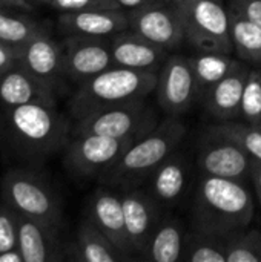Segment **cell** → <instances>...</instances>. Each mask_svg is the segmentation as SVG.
I'll use <instances>...</instances> for the list:
<instances>
[{
    "mask_svg": "<svg viewBox=\"0 0 261 262\" xmlns=\"http://www.w3.org/2000/svg\"><path fill=\"white\" fill-rule=\"evenodd\" d=\"M160 123L146 98L92 112L72 124V135L94 134L112 138H140Z\"/></svg>",
    "mask_w": 261,
    "mask_h": 262,
    "instance_id": "52a82bcc",
    "label": "cell"
},
{
    "mask_svg": "<svg viewBox=\"0 0 261 262\" xmlns=\"http://www.w3.org/2000/svg\"><path fill=\"white\" fill-rule=\"evenodd\" d=\"M122 203L129 247L134 258L138 259L163 216L162 207L149 192H145L140 187L122 190Z\"/></svg>",
    "mask_w": 261,
    "mask_h": 262,
    "instance_id": "5bb4252c",
    "label": "cell"
},
{
    "mask_svg": "<svg viewBox=\"0 0 261 262\" xmlns=\"http://www.w3.org/2000/svg\"><path fill=\"white\" fill-rule=\"evenodd\" d=\"M109 46L114 66L135 71L158 72L169 57V51L132 29H126L109 37Z\"/></svg>",
    "mask_w": 261,
    "mask_h": 262,
    "instance_id": "e0dca14e",
    "label": "cell"
},
{
    "mask_svg": "<svg viewBox=\"0 0 261 262\" xmlns=\"http://www.w3.org/2000/svg\"><path fill=\"white\" fill-rule=\"evenodd\" d=\"M251 64L246 61H240L237 68H234L225 78L211 86L200 101L206 114L217 121H231L237 120L242 115V100L245 84L248 81Z\"/></svg>",
    "mask_w": 261,
    "mask_h": 262,
    "instance_id": "ac0fdd59",
    "label": "cell"
},
{
    "mask_svg": "<svg viewBox=\"0 0 261 262\" xmlns=\"http://www.w3.org/2000/svg\"><path fill=\"white\" fill-rule=\"evenodd\" d=\"M48 6L58 12H74L88 9H120L115 0H49Z\"/></svg>",
    "mask_w": 261,
    "mask_h": 262,
    "instance_id": "1f68e13d",
    "label": "cell"
},
{
    "mask_svg": "<svg viewBox=\"0 0 261 262\" xmlns=\"http://www.w3.org/2000/svg\"><path fill=\"white\" fill-rule=\"evenodd\" d=\"M62 46L65 77L77 84H82L114 66L109 38L65 35Z\"/></svg>",
    "mask_w": 261,
    "mask_h": 262,
    "instance_id": "7c38bea8",
    "label": "cell"
},
{
    "mask_svg": "<svg viewBox=\"0 0 261 262\" xmlns=\"http://www.w3.org/2000/svg\"><path fill=\"white\" fill-rule=\"evenodd\" d=\"M72 138L71 121L49 104L0 107V154L18 164L42 167Z\"/></svg>",
    "mask_w": 261,
    "mask_h": 262,
    "instance_id": "6da1fadb",
    "label": "cell"
},
{
    "mask_svg": "<svg viewBox=\"0 0 261 262\" xmlns=\"http://www.w3.org/2000/svg\"><path fill=\"white\" fill-rule=\"evenodd\" d=\"M18 64L17 48L0 41V75Z\"/></svg>",
    "mask_w": 261,
    "mask_h": 262,
    "instance_id": "836d02e7",
    "label": "cell"
},
{
    "mask_svg": "<svg viewBox=\"0 0 261 262\" xmlns=\"http://www.w3.org/2000/svg\"><path fill=\"white\" fill-rule=\"evenodd\" d=\"M29 2H35V3H43V5H48L49 0H29Z\"/></svg>",
    "mask_w": 261,
    "mask_h": 262,
    "instance_id": "74e56055",
    "label": "cell"
},
{
    "mask_svg": "<svg viewBox=\"0 0 261 262\" xmlns=\"http://www.w3.org/2000/svg\"><path fill=\"white\" fill-rule=\"evenodd\" d=\"M58 89L34 77L22 66H15L0 75V107L20 104L57 106Z\"/></svg>",
    "mask_w": 261,
    "mask_h": 262,
    "instance_id": "d6986e66",
    "label": "cell"
},
{
    "mask_svg": "<svg viewBox=\"0 0 261 262\" xmlns=\"http://www.w3.org/2000/svg\"><path fill=\"white\" fill-rule=\"evenodd\" d=\"M188 60L195 77L198 100L211 86H214L222 78H225L242 61L240 58H234L231 54L202 52V51H197V54L188 57Z\"/></svg>",
    "mask_w": 261,
    "mask_h": 262,
    "instance_id": "cb8c5ba5",
    "label": "cell"
},
{
    "mask_svg": "<svg viewBox=\"0 0 261 262\" xmlns=\"http://www.w3.org/2000/svg\"><path fill=\"white\" fill-rule=\"evenodd\" d=\"M158 2H163V0H115L118 8L125 9L128 12L138 9V8H143V6H148V5H152V3H158Z\"/></svg>",
    "mask_w": 261,
    "mask_h": 262,
    "instance_id": "e575fe53",
    "label": "cell"
},
{
    "mask_svg": "<svg viewBox=\"0 0 261 262\" xmlns=\"http://www.w3.org/2000/svg\"><path fill=\"white\" fill-rule=\"evenodd\" d=\"M14 8L0 6V41L20 48L46 26L28 15L12 12Z\"/></svg>",
    "mask_w": 261,
    "mask_h": 262,
    "instance_id": "4316f807",
    "label": "cell"
},
{
    "mask_svg": "<svg viewBox=\"0 0 261 262\" xmlns=\"http://www.w3.org/2000/svg\"><path fill=\"white\" fill-rule=\"evenodd\" d=\"M251 181L254 183L255 192H257V198L261 206V161L254 160L252 161V169H251Z\"/></svg>",
    "mask_w": 261,
    "mask_h": 262,
    "instance_id": "d590c367",
    "label": "cell"
},
{
    "mask_svg": "<svg viewBox=\"0 0 261 262\" xmlns=\"http://www.w3.org/2000/svg\"><path fill=\"white\" fill-rule=\"evenodd\" d=\"M66 261L74 262H122L128 258L112 241L86 216L82 220L75 238L66 244Z\"/></svg>",
    "mask_w": 261,
    "mask_h": 262,
    "instance_id": "7402d4cb",
    "label": "cell"
},
{
    "mask_svg": "<svg viewBox=\"0 0 261 262\" xmlns=\"http://www.w3.org/2000/svg\"><path fill=\"white\" fill-rule=\"evenodd\" d=\"M57 28L63 35H88L109 38L129 29V14L125 9H88L60 12Z\"/></svg>",
    "mask_w": 261,
    "mask_h": 262,
    "instance_id": "ffe728a7",
    "label": "cell"
},
{
    "mask_svg": "<svg viewBox=\"0 0 261 262\" xmlns=\"http://www.w3.org/2000/svg\"><path fill=\"white\" fill-rule=\"evenodd\" d=\"M186 41L202 52L234 54L231 15L223 0H180Z\"/></svg>",
    "mask_w": 261,
    "mask_h": 262,
    "instance_id": "8992f818",
    "label": "cell"
},
{
    "mask_svg": "<svg viewBox=\"0 0 261 262\" xmlns=\"http://www.w3.org/2000/svg\"><path fill=\"white\" fill-rule=\"evenodd\" d=\"M226 262H261V232L245 229L228 239Z\"/></svg>",
    "mask_w": 261,
    "mask_h": 262,
    "instance_id": "f1b7e54d",
    "label": "cell"
},
{
    "mask_svg": "<svg viewBox=\"0 0 261 262\" xmlns=\"http://www.w3.org/2000/svg\"><path fill=\"white\" fill-rule=\"evenodd\" d=\"M231 38L237 57L251 66L261 68V26L229 8Z\"/></svg>",
    "mask_w": 261,
    "mask_h": 262,
    "instance_id": "d4e9b609",
    "label": "cell"
},
{
    "mask_svg": "<svg viewBox=\"0 0 261 262\" xmlns=\"http://www.w3.org/2000/svg\"><path fill=\"white\" fill-rule=\"evenodd\" d=\"M186 233L188 232L178 218L163 215L138 259L152 262L182 261Z\"/></svg>",
    "mask_w": 261,
    "mask_h": 262,
    "instance_id": "603a6c76",
    "label": "cell"
},
{
    "mask_svg": "<svg viewBox=\"0 0 261 262\" xmlns=\"http://www.w3.org/2000/svg\"><path fill=\"white\" fill-rule=\"evenodd\" d=\"M129 29L138 32L166 51L178 49L185 41V28L178 5L169 0L129 11Z\"/></svg>",
    "mask_w": 261,
    "mask_h": 262,
    "instance_id": "8fae6325",
    "label": "cell"
},
{
    "mask_svg": "<svg viewBox=\"0 0 261 262\" xmlns=\"http://www.w3.org/2000/svg\"><path fill=\"white\" fill-rule=\"evenodd\" d=\"M88 218L112 241V244L128 258L134 261L125 224V212L122 195L111 187H98L88 201Z\"/></svg>",
    "mask_w": 261,
    "mask_h": 262,
    "instance_id": "2e32d148",
    "label": "cell"
},
{
    "mask_svg": "<svg viewBox=\"0 0 261 262\" xmlns=\"http://www.w3.org/2000/svg\"><path fill=\"white\" fill-rule=\"evenodd\" d=\"M155 94L166 117L180 118L192 109L198 100V91L188 57L169 54L158 71Z\"/></svg>",
    "mask_w": 261,
    "mask_h": 262,
    "instance_id": "30bf717a",
    "label": "cell"
},
{
    "mask_svg": "<svg viewBox=\"0 0 261 262\" xmlns=\"http://www.w3.org/2000/svg\"><path fill=\"white\" fill-rule=\"evenodd\" d=\"M0 200L15 213L57 227L63 224V207L40 167L20 166L6 170L0 180Z\"/></svg>",
    "mask_w": 261,
    "mask_h": 262,
    "instance_id": "5b68a950",
    "label": "cell"
},
{
    "mask_svg": "<svg viewBox=\"0 0 261 262\" xmlns=\"http://www.w3.org/2000/svg\"><path fill=\"white\" fill-rule=\"evenodd\" d=\"M191 177V161L178 149L169 155L151 175L149 195L160 207H174L183 196Z\"/></svg>",
    "mask_w": 261,
    "mask_h": 262,
    "instance_id": "44dd1931",
    "label": "cell"
},
{
    "mask_svg": "<svg viewBox=\"0 0 261 262\" xmlns=\"http://www.w3.org/2000/svg\"><path fill=\"white\" fill-rule=\"evenodd\" d=\"M18 249L17 213L0 200V253Z\"/></svg>",
    "mask_w": 261,
    "mask_h": 262,
    "instance_id": "4dcf8cb0",
    "label": "cell"
},
{
    "mask_svg": "<svg viewBox=\"0 0 261 262\" xmlns=\"http://www.w3.org/2000/svg\"><path fill=\"white\" fill-rule=\"evenodd\" d=\"M212 130L231 138L240 144L254 160L261 161V126L251 124L246 121H218L217 124L208 126Z\"/></svg>",
    "mask_w": 261,
    "mask_h": 262,
    "instance_id": "83f0119b",
    "label": "cell"
},
{
    "mask_svg": "<svg viewBox=\"0 0 261 262\" xmlns=\"http://www.w3.org/2000/svg\"><path fill=\"white\" fill-rule=\"evenodd\" d=\"M246 123L261 126V68L252 66L243 91L242 115Z\"/></svg>",
    "mask_w": 261,
    "mask_h": 262,
    "instance_id": "f546056e",
    "label": "cell"
},
{
    "mask_svg": "<svg viewBox=\"0 0 261 262\" xmlns=\"http://www.w3.org/2000/svg\"><path fill=\"white\" fill-rule=\"evenodd\" d=\"M32 2L29 0H0V6L5 8H14V9H23V11H31L32 9Z\"/></svg>",
    "mask_w": 261,
    "mask_h": 262,
    "instance_id": "8d00e7d4",
    "label": "cell"
},
{
    "mask_svg": "<svg viewBox=\"0 0 261 262\" xmlns=\"http://www.w3.org/2000/svg\"><path fill=\"white\" fill-rule=\"evenodd\" d=\"M18 66L58 91L66 78L63 72V46L45 28L17 48Z\"/></svg>",
    "mask_w": 261,
    "mask_h": 262,
    "instance_id": "4fadbf2b",
    "label": "cell"
},
{
    "mask_svg": "<svg viewBox=\"0 0 261 262\" xmlns=\"http://www.w3.org/2000/svg\"><path fill=\"white\" fill-rule=\"evenodd\" d=\"M229 8L261 26V0H231Z\"/></svg>",
    "mask_w": 261,
    "mask_h": 262,
    "instance_id": "d6a6232c",
    "label": "cell"
},
{
    "mask_svg": "<svg viewBox=\"0 0 261 262\" xmlns=\"http://www.w3.org/2000/svg\"><path fill=\"white\" fill-rule=\"evenodd\" d=\"M255 204L248 183L202 175L192 206V229L214 235H231L249 227Z\"/></svg>",
    "mask_w": 261,
    "mask_h": 262,
    "instance_id": "7a4b0ae2",
    "label": "cell"
},
{
    "mask_svg": "<svg viewBox=\"0 0 261 262\" xmlns=\"http://www.w3.org/2000/svg\"><path fill=\"white\" fill-rule=\"evenodd\" d=\"M186 134V124L178 117H166L151 132L132 143L98 181L102 186L120 190L140 187L180 147Z\"/></svg>",
    "mask_w": 261,
    "mask_h": 262,
    "instance_id": "3957f363",
    "label": "cell"
},
{
    "mask_svg": "<svg viewBox=\"0 0 261 262\" xmlns=\"http://www.w3.org/2000/svg\"><path fill=\"white\" fill-rule=\"evenodd\" d=\"M62 227L17 213L18 249L23 262L66 261V244L60 239Z\"/></svg>",
    "mask_w": 261,
    "mask_h": 262,
    "instance_id": "9a60e30c",
    "label": "cell"
},
{
    "mask_svg": "<svg viewBox=\"0 0 261 262\" xmlns=\"http://www.w3.org/2000/svg\"><path fill=\"white\" fill-rule=\"evenodd\" d=\"M137 140L94 134L72 135L65 149V169L82 180H100Z\"/></svg>",
    "mask_w": 261,
    "mask_h": 262,
    "instance_id": "ba28073f",
    "label": "cell"
},
{
    "mask_svg": "<svg viewBox=\"0 0 261 262\" xmlns=\"http://www.w3.org/2000/svg\"><path fill=\"white\" fill-rule=\"evenodd\" d=\"M171 2H174V3H178L180 0H171Z\"/></svg>",
    "mask_w": 261,
    "mask_h": 262,
    "instance_id": "f35d334b",
    "label": "cell"
},
{
    "mask_svg": "<svg viewBox=\"0 0 261 262\" xmlns=\"http://www.w3.org/2000/svg\"><path fill=\"white\" fill-rule=\"evenodd\" d=\"M229 235H214L192 229L186 233L182 261L226 262Z\"/></svg>",
    "mask_w": 261,
    "mask_h": 262,
    "instance_id": "484cf974",
    "label": "cell"
},
{
    "mask_svg": "<svg viewBox=\"0 0 261 262\" xmlns=\"http://www.w3.org/2000/svg\"><path fill=\"white\" fill-rule=\"evenodd\" d=\"M254 158L231 138L208 127L200 138L195 164L202 175L237 180H251Z\"/></svg>",
    "mask_w": 261,
    "mask_h": 262,
    "instance_id": "9c48e42d",
    "label": "cell"
},
{
    "mask_svg": "<svg viewBox=\"0 0 261 262\" xmlns=\"http://www.w3.org/2000/svg\"><path fill=\"white\" fill-rule=\"evenodd\" d=\"M157 80L158 72L112 66L78 84L69 101V112L78 120L97 111L148 98L155 92Z\"/></svg>",
    "mask_w": 261,
    "mask_h": 262,
    "instance_id": "277c9868",
    "label": "cell"
}]
</instances>
